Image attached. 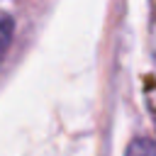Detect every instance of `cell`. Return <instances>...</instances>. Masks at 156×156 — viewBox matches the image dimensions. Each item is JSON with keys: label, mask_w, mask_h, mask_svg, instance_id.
<instances>
[{"label": "cell", "mask_w": 156, "mask_h": 156, "mask_svg": "<svg viewBox=\"0 0 156 156\" xmlns=\"http://www.w3.org/2000/svg\"><path fill=\"white\" fill-rule=\"evenodd\" d=\"M12 34H15V20L7 12H0V63L12 44Z\"/></svg>", "instance_id": "cell-1"}, {"label": "cell", "mask_w": 156, "mask_h": 156, "mask_svg": "<svg viewBox=\"0 0 156 156\" xmlns=\"http://www.w3.org/2000/svg\"><path fill=\"white\" fill-rule=\"evenodd\" d=\"M127 156H156V144L151 139H134L127 146Z\"/></svg>", "instance_id": "cell-2"}]
</instances>
